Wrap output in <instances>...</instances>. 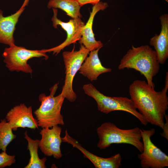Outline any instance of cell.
<instances>
[{
  "label": "cell",
  "instance_id": "obj_1",
  "mask_svg": "<svg viewBox=\"0 0 168 168\" xmlns=\"http://www.w3.org/2000/svg\"><path fill=\"white\" fill-rule=\"evenodd\" d=\"M144 80H136L129 86V92L134 105L147 123L163 128L168 109V72L165 86L156 91Z\"/></svg>",
  "mask_w": 168,
  "mask_h": 168
},
{
  "label": "cell",
  "instance_id": "obj_2",
  "mask_svg": "<svg viewBox=\"0 0 168 168\" xmlns=\"http://www.w3.org/2000/svg\"><path fill=\"white\" fill-rule=\"evenodd\" d=\"M118 68L138 71L145 77L148 84L155 89L153 78L159 71L160 63L156 51L149 45H132L121 60Z\"/></svg>",
  "mask_w": 168,
  "mask_h": 168
},
{
  "label": "cell",
  "instance_id": "obj_3",
  "mask_svg": "<svg viewBox=\"0 0 168 168\" xmlns=\"http://www.w3.org/2000/svg\"><path fill=\"white\" fill-rule=\"evenodd\" d=\"M141 129L138 127L122 129L110 122H105L96 129L99 138L97 147L100 150H104L112 144H127L133 146L142 153L143 145Z\"/></svg>",
  "mask_w": 168,
  "mask_h": 168
},
{
  "label": "cell",
  "instance_id": "obj_4",
  "mask_svg": "<svg viewBox=\"0 0 168 168\" xmlns=\"http://www.w3.org/2000/svg\"><path fill=\"white\" fill-rule=\"evenodd\" d=\"M58 84H55L50 88L49 96H46L44 93L39 96L40 105L34 112L38 127L51 128L64 124L61 110L65 98L61 93L54 96Z\"/></svg>",
  "mask_w": 168,
  "mask_h": 168
},
{
  "label": "cell",
  "instance_id": "obj_5",
  "mask_svg": "<svg viewBox=\"0 0 168 168\" xmlns=\"http://www.w3.org/2000/svg\"><path fill=\"white\" fill-rule=\"evenodd\" d=\"M83 89L86 94L96 101L99 111L105 114L115 111H125L133 115L143 125L147 124L142 115L137 111L131 99L126 97L105 96L91 83L84 85Z\"/></svg>",
  "mask_w": 168,
  "mask_h": 168
},
{
  "label": "cell",
  "instance_id": "obj_6",
  "mask_svg": "<svg viewBox=\"0 0 168 168\" xmlns=\"http://www.w3.org/2000/svg\"><path fill=\"white\" fill-rule=\"evenodd\" d=\"M90 52L83 45L81 44L78 51L75 50L74 46L71 51L63 53L66 76L61 93L70 102H74L77 98L72 88L73 79Z\"/></svg>",
  "mask_w": 168,
  "mask_h": 168
},
{
  "label": "cell",
  "instance_id": "obj_7",
  "mask_svg": "<svg viewBox=\"0 0 168 168\" xmlns=\"http://www.w3.org/2000/svg\"><path fill=\"white\" fill-rule=\"evenodd\" d=\"M43 49L30 50L15 44L5 48L2 56L6 66L10 71L31 73L32 69L27 63L28 60L33 58L43 57L46 60L49 57Z\"/></svg>",
  "mask_w": 168,
  "mask_h": 168
},
{
  "label": "cell",
  "instance_id": "obj_8",
  "mask_svg": "<svg viewBox=\"0 0 168 168\" xmlns=\"http://www.w3.org/2000/svg\"><path fill=\"white\" fill-rule=\"evenodd\" d=\"M143 150L138 154L140 165L142 168H163L168 166V156L152 142L151 137L155 132L154 128L141 129Z\"/></svg>",
  "mask_w": 168,
  "mask_h": 168
},
{
  "label": "cell",
  "instance_id": "obj_9",
  "mask_svg": "<svg viewBox=\"0 0 168 168\" xmlns=\"http://www.w3.org/2000/svg\"><path fill=\"white\" fill-rule=\"evenodd\" d=\"M53 10L54 14L51 20L53 26L55 28H57L58 25L60 26L66 32L67 37L65 40L58 46L43 50L46 53L52 52L53 54L56 55L65 47L80 40L82 29L85 24L80 17L72 18L67 22H63L57 17V9L53 8Z\"/></svg>",
  "mask_w": 168,
  "mask_h": 168
},
{
  "label": "cell",
  "instance_id": "obj_10",
  "mask_svg": "<svg viewBox=\"0 0 168 168\" xmlns=\"http://www.w3.org/2000/svg\"><path fill=\"white\" fill-rule=\"evenodd\" d=\"M50 128H43L40 130V133L41 138L40 140L39 148L45 156H53L58 159L62 156L60 149L62 142L60 136L62 128L58 125Z\"/></svg>",
  "mask_w": 168,
  "mask_h": 168
},
{
  "label": "cell",
  "instance_id": "obj_11",
  "mask_svg": "<svg viewBox=\"0 0 168 168\" xmlns=\"http://www.w3.org/2000/svg\"><path fill=\"white\" fill-rule=\"evenodd\" d=\"M6 119L12 130L19 128H27L35 130L38 128L37 120L33 116L31 106L21 104L14 107L7 113Z\"/></svg>",
  "mask_w": 168,
  "mask_h": 168
},
{
  "label": "cell",
  "instance_id": "obj_12",
  "mask_svg": "<svg viewBox=\"0 0 168 168\" xmlns=\"http://www.w3.org/2000/svg\"><path fill=\"white\" fill-rule=\"evenodd\" d=\"M61 139L62 142L70 144L80 150L84 157L89 159L96 168H119L121 165L122 158L120 153L107 158L98 156L83 147L77 140L68 134L67 129L65 136Z\"/></svg>",
  "mask_w": 168,
  "mask_h": 168
},
{
  "label": "cell",
  "instance_id": "obj_13",
  "mask_svg": "<svg viewBox=\"0 0 168 168\" xmlns=\"http://www.w3.org/2000/svg\"><path fill=\"white\" fill-rule=\"evenodd\" d=\"M93 5L90 17L83 28L81 37L79 40L80 44L83 45L90 52L100 49L103 46V44L100 41L95 40L92 30V25L96 13L100 10H104L108 7L107 3L101 2Z\"/></svg>",
  "mask_w": 168,
  "mask_h": 168
},
{
  "label": "cell",
  "instance_id": "obj_14",
  "mask_svg": "<svg viewBox=\"0 0 168 168\" xmlns=\"http://www.w3.org/2000/svg\"><path fill=\"white\" fill-rule=\"evenodd\" d=\"M159 19L161 25L160 33L151 38L149 43L154 47L160 64H163L168 58V15H162Z\"/></svg>",
  "mask_w": 168,
  "mask_h": 168
},
{
  "label": "cell",
  "instance_id": "obj_15",
  "mask_svg": "<svg viewBox=\"0 0 168 168\" xmlns=\"http://www.w3.org/2000/svg\"><path fill=\"white\" fill-rule=\"evenodd\" d=\"M100 49L90 52L79 70V73L91 81L96 80L101 74L111 72L112 69L103 66L98 55Z\"/></svg>",
  "mask_w": 168,
  "mask_h": 168
},
{
  "label": "cell",
  "instance_id": "obj_16",
  "mask_svg": "<svg viewBox=\"0 0 168 168\" xmlns=\"http://www.w3.org/2000/svg\"><path fill=\"white\" fill-rule=\"evenodd\" d=\"M25 8H20L16 13L6 16H3L0 10V43L9 46L15 44L13 34L16 25Z\"/></svg>",
  "mask_w": 168,
  "mask_h": 168
},
{
  "label": "cell",
  "instance_id": "obj_17",
  "mask_svg": "<svg viewBox=\"0 0 168 168\" xmlns=\"http://www.w3.org/2000/svg\"><path fill=\"white\" fill-rule=\"evenodd\" d=\"M24 138L28 142L27 149L30 152V158L29 163L25 168H46L45 163L47 160L46 157L40 159L38 156V150L39 148L40 140L33 139L28 135L26 131Z\"/></svg>",
  "mask_w": 168,
  "mask_h": 168
},
{
  "label": "cell",
  "instance_id": "obj_18",
  "mask_svg": "<svg viewBox=\"0 0 168 168\" xmlns=\"http://www.w3.org/2000/svg\"><path fill=\"white\" fill-rule=\"evenodd\" d=\"M47 7L49 9H61L72 18L82 16L80 12L81 7L77 0H49Z\"/></svg>",
  "mask_w": 168,
  "mask_h": 168
},
{
  "label": "cell",
  "instance_id": "obj_19",
  "mask_svg": "<svg viewBox=\"0 0 168 168\" xmlns=\"http://www.w3.org/2000/svg\"><path fill=\"white\" fill-rule=\"evenodd\" d=\"M12 129L6 119H1L0 122V150L6 152L7 147L16 135L12 132Z\"/></svg>",
  "mask_w": 168,
  "mask_h": 168
},
{
  "label": "cell",
  "instance_id": "obj_20",
  "mask_svg": "<svg viewBox=\"0 0 168 168\" xmlns=\"http://www.w3.org/2000/svg\"><path fill=\"white\" fill-rule=\"evenodd\" d=\"M15 156L8 154L5 151L0 153V168L10 166L16 162Z\"/></svg>",
  "mask_w": 168,
  "mask_h": 168
},
{
  "label": "cell",
  "instance_id": "obj_21",
  "mask_svg": "<svg viewBox=\"0 0 168 168\" xmlns=\"http://www.w3.org/2000/svg\"><path fill=\"white\" fill-rule=\"evenodd\" d=\"M165 119H166V122L164 123L162 129L163 132L161 133V136L165 138L167 140H168V115L166 114L165 116Z\"/></svg>",
  "mask_w": 168,
  "mask_h": 168
},
{
  "label": "cell",
  "instance_id": "obj_22",
  "mask_svg": "<svg viewBox=\"0 0 168 168\" xmlns=\"http://www.w3.org/2000/svg\"><path fill=\"white\" fill-rule=\"evenodd\" d=\"M80 6L82 7L83 5L91 4L93 5L96 4L100 2V0H77Z\"/></svg>",
  "mask_w": 168,
  "mask_h": 168
},
{
  "label": "cell",
  "instance_id": "obj_23",
  "mask_svg": "<svg viewBox=\"0 0 168 168\" xmlns=\"http://www.w3.org/2000/svg\"><path fill=\"white\" fill-rule=\"evenodd\" d=\"M29 1V0H25L24 3L21 7L25 8V7L28 5Z\"/></svg>",
  "mask_w": 168,
  "mask_h": 168
}]
</instances>
